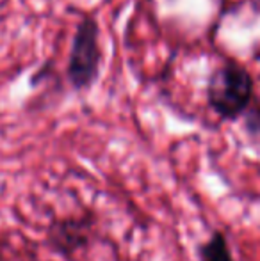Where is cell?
Listing matches in <instances>:
<instances>
[{
  "mask_svg": "<svg viewBox=\"0 0 260 261\" xmlns=\"http://www.w3.org/2000/svg\"><path fill=\"white\" fill-rule=\"evenodd\" d=\"M251 98H253V79L250 71L235 61H228L219 66L208 79V105L225 119H235L244 114V110L251 103Z\"/></svg>",
  "mask_w": 260,
  "mask_h": 261,
  "instance_id": "6da1fadb",
  "label": "cell"
},
{
  "mask_svg": "<svg viewBox=\"0 0 260 261\" xmlns=\"http://www.w3.org/2000/svg\"><path fill=\"white\" fill-rule=\"evenodd\" d=\"M100 45H98V25L91 16L79 23L73 38L72 52L68 59V80L75 89H86L97 80L100 68Z\"/></svg>",
  "mask_w": 260,
  "mask_h": 261,
  "instance_id": "7a4b0ae2",
  "label": "cell"
},
{
  "mask_svg": "<svg viewBox=\"0 0 260 261\" xmlns=\"http://www.w3.org/2000/svg\"><path fill=\"white\" fill-rule=\"evenodd\" d=\"M87 231H89L87 219L56 220L49 231V244L52 245L54 251L61 254H69L72 251L86 244Z\"/></svg>",
  "mask_w": 260,
  "mask_h": 261,
  "instance_id": "3957f363",
  "label": "cell"
},
{
  "mask_svg": "<svg viewBox=\"0 0 260 261\" xmlns=\"http://www.w3.org/2000/svg\"><path fill=\"white\" fill-rule=\"evenodd\" d=\"M200 261H233L223 233L216 231L200 247Z\"/></svg>",
  "mask_w": 260,
  "mask_h": 261,
  "instance_id": "277c9868",
  "label": "cell"
}]
</instances>
